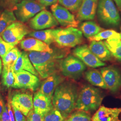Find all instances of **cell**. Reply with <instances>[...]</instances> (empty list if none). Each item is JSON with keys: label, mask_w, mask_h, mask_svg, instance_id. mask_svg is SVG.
I'll return each instance as SVG.
<instances>
[{"label": "cell", "mask_w": 121, "mask_h": 121, "mask_svg": "<svg viewBox=\"0 0 121 121\" xmlns=\"http://www.w3.org/2000/svg\"><path fill=\"white\" fill-rule=\"evenodd\" d=\"M19 0V2H20V1H22V0Z\"/></svg>", "instance_id": "b9f144b4"}, {"label": "cell", "mask_w": 121, "mask_h": 121, "mask_svg": "<svg viewBox=\"0 0 121 121\" xmlns=\"http://www.w3.org/2000/svg\"><path fill=\"white\" fill-rule=\"evenodd\" d=\"M54 43L60 48H73L83 41L82 32L75 27L52 29Z\"/></svg>", "instance_id": "277c9868"}, {"label": "cell", "mask_w": 121, "mask_h": 121, "mask_svg": "<svg viewBox=\"0 0 121 121\" xmlns=\"http://www.w3.org/2000/svg\"><path fill=\"white\" fill-rule=\"evenodd\" d=\"M82 0H58L60 5L72 12H78Z\"/></svg>", "instance_id": "f546056e"}, {"label": "cell", "mask_w": 121, "mask_h": 121, "mask_svg": "<svg viewBox=\"0 0 121 121\" xmlns=\"http://www.w3.org/2000/svg\"><path fill=\"white\" fill-rule=\"evenodd\" d=\"M21 52L17 47L13 48L2 58L3 66L13 67Z\"/></svg>", "instance_id": "83f0119b"}, {"label": "cell", "mask_w": 121, "mask_h": 121, "mask_svg": "<svg viewBox=\"0 0 121 121\" xmlns=\"http://www.w3.org/2000/svg\"><path fill=\"white\" fill-rule=\"evenodd\" d=\"M116 3L117 7L119 10H121V0H113Z\"/></svg>", "instance_id": "ab89813d"}, {"label": "cell", "mask_w": 121, "mask_h": 121, "mask_svg": "<svg viewBox=\"0 0 121 121\" xmlns=\"http://www.w3.org/2000/svg\"></svg>", "instance_id": "bcb514c9"}, {"label": "cell", "mask_w": 121, "mask_h": 121, "mask_svg": "<svg viewBox=\"0 0 121 121\" xmlns=\"http://www.w3.org/2000/svg\"><path fill=\"white\" fill-rule=\"evenodd\" d=\"M85 78L91 85L106 89L107 87L100 71L95 69H90L85 73Z\"/></svg>", "instance_id": "603a6c76"}, {"label": "cell", "mask_w": 121, "mask_h": 121, "mask_svg": "<svg viewBox=\"0 0 121 121\" xmlns=\"http://www.w3.org/2000/svg\"><path fill=\"white\" fill-rule=\"evenodd\" d=\"M30 32V29L23 22L15 21L9 25L0 35L7 42L18 43Z\"/></svg>", "instance_id": "ba28073f"}, {"label": "cell", "mask_w": 121, "mask_h": 121, "mask_svg": "<svg viewBox=\"0 0 121 121\" xmlns=\"http://www.w3.org/2000/svg\"><path fill=\"white\" fill-rule=\"evenodd\" d=\"M107 89L112 92L118 91L121 87V73L117 68L108 66L100 69Z\"/></svg>", "instance_id": "4fadbf2b"}, {"label": "cell", "mask_w": 121, "mask_h": 121, "mask_svg": "<svg viewBox=\"0 0 121 121\" xmlns=\"http://www.w3.org/2000/svg\"><path fill=\"white\" fill-rule=\"evenodd\" d=\"M86 69V65L77 57L67 55L60 62V69L63 76L78 79Z\"/></svg>", "instance_id": "8992f818"}, {"label": "cell", "mask_w": 121, "mask_h": 121, "mask_svg": "<svg viewBox=\"0 0 121 121\" xmlns=\"http://www.w3.org/2000/svg\"><path fill=\"white\" fill-rule=\"evenodd\" d=\"M53 15L61 26L66 27H76L79 21L69 10L59 4L57 2L51 6Z\"/></svg>", "instance_id": "7c38bea8"}, {"label": "cell", "mask_w": 121, "mask_h": 121, "mask_svg": "<svg viewBox=\"0 0 121 121\" xmlns=\"http://www.w3.org/2000/svg\"><path fill=\"white\" fill-rule=\"evenodd\" d=\"M104 43L112 56L121 62V39L120 36L113 37L105 40Z\"/></svg>", "instance_id": "7402d4cb"}, {"label": "cell", "mask_w": 121, "mask_h": 121, "mask_svg": "<svg viewBox=\"0 0 121 121\" xmlns=\"http://www.w3.org/2000/svg\"><path fill=\"white\" fill-rule=\"evenodd\" d=\"M103 98L102 93L98 88L85 85L78 93L75 108L87 112H93L99 108Z\"/></svg>", "instance_id": "3957f363"}, {"label": "cell", "mask_w": 121, "mask_h": 121, "mask_svg": "<svg viewBox=\"0 0 121 121\" xmlns=\"http://www.w3.org/2000/svg\"><path fill=\"white\" fill-rule=\"evenodd\" d=\"M20 45L26 52H51L53 50L47 44L32 37L22 40Z\"/></svg>", "instance_id": "d6986e66"}, {"label": "cell", "mask_w": 121, "mask_h": 121, "mask_svg": "<svg viewBox=\"0 0 121 121\" xmlns=\"http://www.w3.org/2000/svg\"><path fill=\"white\" fill-rule=\"evenodd\" d=\"M99 0H82V4L77 12L78 21L93 20L97 11Z\"/></svg>", "instance_id": "9a60e30c"}, {"label": "cell", "mask_w": 121, "mask_h": 121, "mask_svg": "<svg viewBox=\"0 0 121 121\" xmlns=\"http://www.w3.org/2000/svg\"><path fill=\"white\" fill-rule=\"evenodd\" d=\"M16 19L13 11L4 9L0 12V35L9 25L16 21Z\"/></svg>", "instance_id": "484cf974"}, {"label": "cell", "mask_w": 121, "mask_h": 121, "mask_svg": "<svg viewBox=\"0 0 121 121\" xmlns=\"http://www.w3.org/2000/svg\"><path fill=\"white\" fill-rule=\"evenodd\" d=\"M65 78L57 73H53L46 78L40 86L38 91L52 99V96L56 87L63 82Z\"/></svg>", "instance_id": "2e32d148"}, {"label": "cell", "mask_w": 121, "mask_h": 121, "mask_svg": "<svg viewBox=\"0 0 121 121\" xmlns=\"http://www.w3.org/2000/svg\"><path fill=\"white\" fill-rule=\"evenodd\" d=\"M89 48L100 60L104 62L111 59L112 55L104 42L102 41H91Z\"/></svg>", "instance_id": "44dd1931"}, {"label": "cell", "mask_w": 121, "mask_h": 121, "mask_svg": "<svg viewBox=\"0 0 121 121\" xmlns=\"http://www.w3.org/2000/svg\"></svg>", "instance_id": "f6af8a7d"}, {"label": "cell", "mask_w": 121, "mask_h": 121, "mask_svg": "<svg viewBox=\"0 0 121 121\" xmlns=\"http://www.w3.org/2000/svg\"><path fill=\"white\" fill-rule=\"evenodd\" d=\"M69 53L67 48L56 47L51 52H29L30 61L42 79H45L60 69L62 60Z\"/></svg>", "instance_id": "6da1fadb"}, {"label": "cell", "mask_w": 121, "mask_h": 121, "mask_svg": "<svg viewBox=\"0 0 121 121\" xmlns=\"http://www.w3.org/2000/svg\"></svg>", "instance_id": "ee69618b"}, {"label": "cell", "mask_w": 121, "mask_h": 121, "mask_svg": "<svg viewBox=\"0 0 121 121\" xmlns=\"http://www.w3.org/2000/svg\"><path fill=\"white\" fill-rule=\"evenodd\" d=\"M73 53L74 56L91 68H96L105 65L104 62L100 60L92 52L86 44L77 46L73 49Z\"/></svg>", "instance_id": "5bb4252c"}, {"label": "cell", "mask_w": 121, "mask_h": 121, "mask_svg": "<svg viewBox=\"0 0 121 121\" xmlns=\"http://www.w3.org/2000/svg\"><path fill=\"white\" fill-rule=\"evenodd\" d=\"M33 104V109L35 112L44 116L53 108L52 99L39 91H36L34 94Z\"/></svg>", "instance_id": "ac0fdd59"}, {"label": "cell", "mask_w": 121, "mask_h": 121, "mask_svg": "<svg viewBox=\"0 0 121 121\" xmlns=\"http://www.w3.org/2000/svg\"><path fill=\"white\" fill-rule=\"evenodd\" d=\"M58 24L52 13L44 9L31 18L29 24L33 30H42L55 27Z\"/></svg>", "instance_id": "8fae6325"}, {"label": "cell", "mask_w": 121, "mask_h": 121, "mask_svg": "<svg viewBox=\"0 0 121 121\" xmlns=\"http://www.w3.org/2000/svg\"><path fill=\"white\" fill-rule=\"evenodd\" d=\"M45 8V6L36 0H22L17 4V8L14 12L17 19L24 23Z\"/></svg>", "instance_id": "52a82bcc"}, {"label": "cell", "mask_w": 121, "mask_h": 121, "mask_svg": "<svg viewBox=\"0 0 121 121\" xmlns=\"http://www.w3.org/2000/svg\"><path fill=\"white\" fill-rule=\"evenodd\" d=\"M15 80L12 87L16 89H28L31 91L37 90L40 85L38 76L26 70L14 72Z\"/></svg>", "instance_id": "9c48e42d"}, {"label": "cell", "mask_w": 121, "mask_h": 121, "mask_svg": "<svg viewBox=\"0 0 121 121\" xmlns=\"http://www.w3.org/2000/svg\"><path fill=\"white\" fill-rule=\"evenodd\" d=\"M65 121H91V117L88 112L78 110L69 115L68 118Z\"/></svg>", "instance_id": "4dcf8cb0"}, {"label": "cell", "mask_w": 121, "mask_h": 121, "mask_svg": "<svg viewBox=\"0 0 121 121\" xmlns=\"http://www.w3.org/2000/svg\"><path fill=\"white\" fill-rule=\"evenodd\" d=\"M80 28L82 35L88 39L104 30L95 22L90 21L83 22L80 25Z\"/></svg>", "instance_id": "cb8c5ba5"}, {"label": "cell", "mask_w": 121, "mask_h": 121, "mask_svg": "<svg viewBox=\"0 0 121 121\" xmlns=\"http://www.w3.org/2000/svg\"><path fill=\"white\" fill-rule=\"evenodd\" d=\"M13 69L14 73L21 70H26L37 76H39V73L31 62L28 54L26 51L21 52L20 56L13 66Z\"/></svg>", "instance_id": "ffe728a7"}, {"label": "cell", "mask_w": 121, "mask_h": 121, "mask_svg": "<svg viewBox=\"0 0 121 121\" xmlns=\"http://www.w3.org/2000/svg\"><path fill=\"white\" fill-rule=\"evenodd\" d=\"M2 62H1V59L0 58V75L2 73Z\"/></svg>", "instance_id": "60d3db41"}, {"label": "cell", "mask_w": 121, "mask_h": 121, "mask_svg": "<svg viewBox=\"0 0 121 121\" xmlns=\"http://www.w3.org/2000/svg\"><path fill=\"white\" fill-rule=\"evenodd\" d=\"M0 121H10L7 106L5 104H4L3 111L0 115Z\"/></svg>", "instance_id": "8d00e7d4"}, {"label": "cell", "mask_w": 121, "mask_h": 121, "mask_svg": "<svg viewBox=\"0 0 121 121\" xmlns=\"http://www.w3.org/2000/svg\"><path fill=\"white\" fill-rule=\"evenodd\" d=\"M78 95L77 87L74 84L63 82L54 91L52 98L53 106L65 119L75 108Z\"/></svg>", "instance_id": "7a4b0ae2"}, {"label": "cell", "mask_w": 121, "mask_h": 121, "mask_svg": "<svg viewBox=\"0 0 121 121\" xmlns=\"http://www.w3.org/2000/svg\"><path fill=\"white\" fill-rule=\"evenodd\" d=\"M121 108H108L100 106L91 117V121H119Z\"/></svg>", "instance_id": "e0dca14e"}, {"label": "cell", "mask_w": 121, "mask_h": 121, "mask_svg": "<svg viewBox=\"0 0 121 121\" xmlns=\"http://www.w3.org/2000/svg\"><path fill=\"white\" fill-rule=\"evenodd\" d=\"M44 116L35 112L31 109L26 116V121H44Z\"/></svg>", "instance_id": "e575fe53"}, {"label": "cell", "mask_w": 121, "mask_h": 121, "mask_svg": "<svg viewBox=\"0 0 121 121\" xmlns=\"http://www.w3.org/2000/svg\"><path fill=\"white\" fill-rule=\"evenodd\" d=\"M11 106L19 110L25 116L33 108V96L29 91H16L10 97Z\"/></svg>", "instance_id": "30bf717a"}, {"label": "cell", "mask_w": 121, "mask_h": 121, "mask_svg": "<svg viewBox=\"0 0 121 121\" xmlns=\"http://www.w3.org/2000/svg\"><path fill=\"white\" fill-rule=\"evenodd\" d=\"M39 3L46 7L48 6H51L52 4H55L58 2V0H36Z\"/></svg>", "instance_id": "74e56055"}, {"label": "cell", "mask_w": 121, "mask_h": 121, "mask_svg": "<svg viewBox=\"0 0 121 121\" xmlns=\"http://www.w3.org/2000/svg\"><path fill=\"white\" fill-rule=\"evenodd\" d=\"M65 119L61 113L54 107L44 117V121H64Z\"/></svg>", "instance_id": "1f68e13d"}, {"label": "cell", "mask_w": 121, "mask_h": 121, "mask_svg": "<svg viewBox=\"0 0 121 121\" xmlns=\"http://www.w3.org/2000/svg\"><path fill=\"white\" fill-rule=\"evenodd\" d=\"M4 104H4L3 99L2 98V96L0 93V115L3 111Z\"/></svg>", "instance_id": "f35d334b"}, {"label": "cell", "mask_w": 121, "mask_h": 121, "mask_svg": "<svg viewBox=\"0 0 121 121\" xmlns=\"http://www.w3.org/2000/svg\"><path fill=\"white\" fill-rule=\"evenodd\" d=\"M17 43H10L5 41L0 35V56H4L17 44Z\"/></svg>", "instance_id": "d6a6232c"}, {"label": "cell", "mask_w": 121, "mask_h": 121, "mask_svg": "<svg viewBox=\"0 0 121 121\" xmlns=\"http://www.w3.org/2000/svg\"><path fill=\"white\" fill-rule=\"evenodd\" d=\"M96 12L99 22L104 26L116 27L119 25L120 15L112 0H99Z\"/></svg>", "instance_id": "5b68a950"}, {"label": "cell", "mask_w": 121, "mask_h": 121, "mask_svg": "<svg viewBox=\"0 0 121 121\" xmlns=\"http://www.w3.org/2000/svg\"><path fill=\"white\" fill-rule=\"evenodd\" d=\"M1 73L3 85L7 88L12 87L15 80L13 67L3 66Z\"/></svg>", "instance_id": "4316f807"}, {"label": "cell", "mask_w": 121, "mask_h": 121, "mask_svg": "<svg viewBox=\"0 0 121 121\" xmlns=\"http://www.w3.org/2000/svg\"><path fill=\"white\" fill-rule=\"evenodd\" d=\"M19 3L18 0H0V6L4 9L14 11Z\"/></svg>", "instance_id": "836d02e7"}, {"label": "cell", "mask_w": 121, "mask_h": 121, "mask_svg": "<svg viewBox=\"0 0 121 121\" xmlns=\"http://www.w3.org/2000/svg\"><path fill=\"white\" fill-rule=\"evenodd\" d=\"M12 106L14 116L16 121H26V118L24 117V115L19 110L15 108L13 106Z\"/></svg>", "instance_id": "d590c367"}, {"label": "cell", "mask_w": 121, "mask_h": 121, "mask_svg": "<svg viewBox=\"0 0 121 121\" xmlns=\"http://www.w3.org/2000/svg\"><path fill=\"white\" fill-rule=\"evenodd\" d=\"M120 34V37H121V33Z\"/></svg>", "instance_id": "7bdbcfd3"}, {"label": "cell", "mask_w": 121, "mask_h": 121, "mask_svg": "<svg viewBox=\"0 0 121 121\" xmlns=\"http://www.w3.org/2000/svg\"><path fill=\"white\" fill-rule=\"evenodd\" d=\"M120 36V34L113 30L108 29L103 30L100 31L97 34L89 38L90 41H102L103 40H106L113 37Z\"/></svg>", "instance_id": "f1b7e54d"}, {"label": "cell", "mask_w": 121, "mask_h": 121, "mask_svg": "<svg viewBox=\"0 0 121 121\" xmlns=\"http://www.w3.org/2000/svg\"><path fill=\"white\" fill-rule=\"evenodd\" d=\"M28 35L29 36L40 40L48 45L54 43L52 29L31 31Z\"/></svg>", "instance_id": "d4e9b609"}]
</instances>
